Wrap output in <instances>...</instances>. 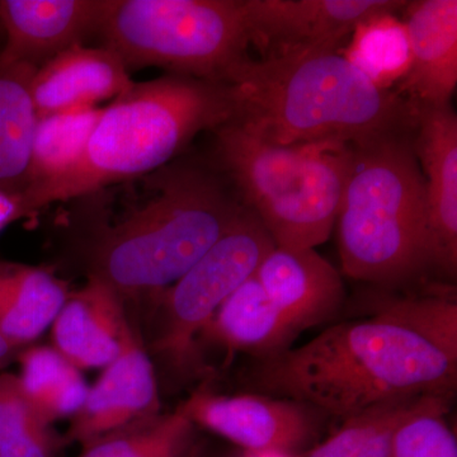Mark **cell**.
Returning a JSON list of instances; mask_svg holds the SVG:
<instances>
[{"mask_svg":"<svg viewBox=\"0 0 457 457\" xmlns=\"http://www.w3.org/2000/svg\"><path fill=\"white\" fill-rule=\"evenodd\" d=\"M212 134V167L276 246L315 249L329 239L350 168L351 145H278L255 137L231 117Z\"/></svg>","mask_w":457,"mask_h":457,"instance_id":"8992f818","label":"cell"},{"mask_svg":"<svg viewBox=\"0 0 457 457\" xmlns=\"http://www.w3.org/2000/svg\"><path fill=\"white\" fill-rule=\"evenodd\" d=\"M255 278L297 335L337 320L347 303L342 273L315 249L275 246Z\"/></svg>","mask_w":457,"mask_h":457,"instance_id":"5bb4252c","label":"cell"},{"mask_svg":"<svg viewBox=\"0 0 457 457\" xmlns=\"http://www.w3.org/2000/svg\"><path fill=\"white\" fill-rule=\"evenodd\" d=\"M161 414L158 372L139 330L130 323L117 359L89 387L68 437L84 447Z\"/></svg>","mask_w":457,"mask_h":457,"instance_id":"8fae6325","label":"cell"},{"mask_svg":"<svg viewBox=\"0 0 457 457\" xmlns=\"http://www.w3.org/2000/svg\"><path fill=\"white\" fill-rule=\"evenodd\" d=\"M134 84L119 54L110 47L75 45L33 74L31 93L38 117L97 107Z\"/></svg>","mask_w":457,"mask_h":457,"instance_id":"2e32d148","label":"cell"},{"mask_svg":"<svg viewBox=\"0 0 457 457\" xmlns=\"http://www.w3.org/2000/svg\"><path fill=\"white\" fill-rule=\"evenodd\" d=\"M180 405L195 425L251 453L302 456L318 444L329 420L311 405L254 393L197 390Z\"/></svg>","mask_w":457,"mask_h":457,"instance_id":"9c48e42d","label":"cell"},{"mask_svg":"<svg viewBox=\"0 0 457 457\" xmlns=\"http://www.w3.org/2000/svg\"><path fill=\"white\" fill-rule=\"evenodd\" d=\"M275 246L254 213L243 206L224 236L176 284L155 297V329L149 354H154L173 378L203 374L201 333Z\"/></svg>","mask_w":457,"mask_h":457,"instance_id":"ba28073f","label":"cell"},{"mask_svg":"<svg viewBox=\"0 0 457 457\" xmlns=\"http://www.w3.org/2000/svg\"><path fill=\"white\" fill-rule=\"evenodd\" d=\"M371 290L362 314L337 319L302 345L252 359L246 392L295 400L341 422L387 400L455 398V285Z\"/></svg>","mask_w":457,"mask_h":457,"instance_id":"6da1fadb","label":"cell"},{"mask_svg":"<svg viewBox=\"0 0 457 457\" xmlns=\"http://www.w3.org/2000/svg\"><path fill=\"white\" fill-rule=\"evenodd\" d=\"M113 0H0V62L40 68L90 36H101Z\"/></svg>","mask_w":457,"mask_h":457,"instance_id":"4fadbf2b","label":"cell"},{"mask_svg":"<svg viewBox=\"0 0 457 457\" xmlns=\"http://www.w3.org/2000/svg\"><path fill=\"white\" fill-rule=\"evenodd\" d=\"M342 55L378 88L392 89L411 66L407 26L395 13L370 18L352 32Z\"/></svg>","mask_w":457,"mask_h":457,"instance_id":"cb8c5ba5","label":"cell"},{"mask_svg":"<svg viewBox=\"0 0 457 457\" xmlns=\"http://www.w3.org/2000/svg\"><path fill=\"white\" fill-rule=\"evenodd\" d=\"M27 218L22 196L0 191V233L12 222Z\"/></svg>","mask_w":457,"mask_h":457,"instance_id":"83f0119b","label":"cell"},{"mask_svg":"<svg viewBox=\"0 0 457 457\" xmlns=\"http://www.w3.org/2000/svg\"><path fill=\"white\" fill-rule=\"evenodd\" d=\"M69 203L87 276L106 282L125 305L176 284L243 209L212 164L185 159Z\"/></svg>","mask_w":457,"mask_h":457,"instance_id":"7a4b0ae2","label":"cell"},{"mask_svg":"<svg viewBox=\"0 0 457 457\" xmlns=\"http://www.w3.org/2000/svg\"><path fill=\"white\" fill-rule=\"evenodd\" d=\"M245 451L237 449V447H230V449L219 447L198 438L187 457H245Z\"/></svg>","mask_w":457,"mask_h":457,"instance_id":"f1b7e54d","label":"cell"},{"mask_svg":"<svg viewBox=\"0 0 457 457\" xmlns=\"http://www.w3.org/2000/svg\"><path fill=\"white\" fill-rule=\"evenodd\" d=\"M101 37L129 71L228 84L251 59L242 0H113Z\"/></svg>","mask_w":457,"mask_h":457,"instance_id":"52a82bcc","label":"cell"},{"mask_svg":"<svg viewBox=\"0 0 457 457\" xmlns=\"http://www.w3.org/2000/svg\"><path fill=\"white\" fill-rule=\"evenodd\" d=\"M413 149L425 177L432 275H457V117L453 104L418 108Z\"/></svg>","mask_w":457,"mask_h":457,"instance_id":"7c38bea8","label":"cell"},{"mask_svg":"<svg viewBox=\"0 0 457 457\" xmlns=\"http://www.w3.org/2000/svg\"><path fill=\"white\" fill-rule=\"evenodd\" d=\"M245 457H300V456L285 455V453H245Z\"/></svg>","mask_w":457,"mask_h":457,"instance_id":"4dcf8cb0","label":"cell"},{"mask_svg":"<svg viewBox=\"0 0 457 457\" xmlns=\"http://www.w3.org/2000/svg\"><path fill=\"white\" fill-rule=\"evenodd\" d=\"M234 113L228 84L168 74L132 84L104 112L79 163L62 179L22 195L26 216L164 168L201 132Z\"/></svg>","mask_w":457,"mask_h":457,"instance_id":"277c9868","label":"cell"},{"mask_svg":"<svg viewBox=\"0 0 457 457\" xmlns=\"http://www.w3.org/2000/svg\"><path fill=\"white\" fill-rule=\"evenodd\" d=\"M451 407L408 418L394 436L390 457H457L456 435L446 422Z\"/></svg>","mask_w":457,"mask_h":457,"instance_id":"4316f807","label":"cell"},{"mask_svg":"<svg viewBox=\"0 0 457 457\" xmlns=\"http://www.w3.org/2000/svg\"><path fill=\"white\" fill-rule=\"evenodd\" d=\"M18 351H20L18 348L0 337V368H3L5 363H8L9 361L13 359L14 354H16Z\"/></svg>","mask_w":457,"mask_h":457,"instance_id":"f546056e","label":"cell"},{"mask_svg":"<svg viewBox=\"0 0 457 457\" xmlns=\"http://www.w3.org/2000/svg\"><path fill=\"white\" fill-rule=\"evenodd\" d=\"M228 86L231 119L278 145H352L417 126L408 99L378 88L339 53L249 59Z\"/></svg>","mask_w":457,"mask_h":457,"instance_id":"3957f363","label":"cell"},{"mask_svg":"<svg viewBox=\"0 0 457 457\" xmlns=\"http://www.w3.org/2000/svg\"><path fill=\"white\" fill-rule=\"evenodd\" d=\"M36 69L0 62V191L22 196L29 185L37 114L31 84Z\"/></svg>","mask_w":457,"mask_h":457,"instance_id":"ffe728a7","label":"cell"},{"mask_svg":"<svg viewBox=\"0 0 457 457\" xmlns=\"http://www.w3.org/2000/svg\"><path fill=\"white\" fill-rule=\"evenodd\" d=\"M414 130L351 145L335 227L342 273L381 290H408L435 281L425 177L413 149Z\"/></svg>","mask_w":457,"mask_h":457,"instance_id":"5b68a950","label":"cell"},{"mask_svg":"<svg viewBox=\"0 0 457 457\" xmlns=\"http://www.w3.org/2000/svg\"><path fill=\"white\" fill-rule=\"evenodd\" d=\"M71 290L40 266L0 261V337L21 350L51 327Z\"/></svg>","mask_w":457,"mask_h":457,"instance_id":"d6986e66","label":"cell"},{"mask_svg":"<svg viewBox=\"0 0 457 457\" xmlns=\"http://www.w3.org/2000/svg\"><path fill=\"white\" fill-rule=\"evenodd\" d=\"M297 336L254 273L222 303L201 333L198 350L206 341L258 359L290 347Z\"/></svg>","mask_w":457,"mask_h":457,"instance_id":"ac0fdd59","label":"cell"},{"mask_svg":"<svg viewBox=\"0 0 457 457\" xmlns=\"http://www.w3.org/2000/svg\"><path fill=\"white\" fill-rule=\"evenodd\" d=\"M453 402L446 396L413 395L378 403L343 420L338 431L300 457H390L394 436L408 418L451 407Z\"/></svg>","mask_w":457,"mask_h":457,"instance_id":"44dd1931","label":"cell"},{"mask_svg":"<svg viewBox=\"0 0 457 457\" xmlns=\"http://www.w3.org/2000/svg\"><path fill=\"white\" fill-rule=\"evenodd\" d=\"M18 360L21 387L47 425L60 418H73L80 411L88 395V385L80 370L55 348L31 347L21 352Z\"/></svg>","mask_w":457,"mask_h":457,"instance_id":"7402d4cb","label":"cell"},{"mask_svg":"<svg viewBox=\"0 0 457 457\" xmlns=\"http://www.w3.org/2000/svg\"><path fill=\"white\" fill-rule=\"evenodd\" d=\"M130 323L121 297L106 282L87 276L51 324V347L80 371L106 368L121 352Z\"/></svg>","mask_w":457,"mask_h":457,"instance_id":"e0dca14e","label":"cell"},{"mask_svg":"<svg viewBox=\"0 0 457 457\" xmlns=\"http://www.w3.org/2000/svg\"><path fill=\"white\" fill-rule=\"evenodd\" d=\"M198 427L182 405L84 447L82 457H187Z\"/></svg>","mask_w":457,"mask_h":457,"instance_id":"d4e9b609","label":"cell"},{"mask_svg":"<svg viewBox=\"0 0 457 457\" xmlns=\"http://www.w3.org/2000/svg\"><path fill=\"white\" fill-rule=\"evenodd\" d=\"M400 0H242L249 42L261 59L338 53L360 23L399 14Z\"/></svg>","mask_w":457,"mask_h":457,"instance_id":"30bf717a","label":"cell"},{"mask_svg":"<svg viewBox=\"0 0 457 457\" xmlns=\"http://www.w3.org/2000/svg\"><path fill=\"white\" fill-rule=\"evenodd\" d=\"M49 425L26 398L17 375L0 374V457H51Z\"/></svg>","mask_w":457,"mask_h":457,"instance_id":"484cf974","label":"cell"},{"mask_svg":"<svg viewBox=\"0 0 457 457\" xmlns=\"http://www.w3.org/2000/svg\"><path fill=\"white\" fill-rule=\"evenodd\" d=\"M102 112L104 108L90 107L38 117L26 192L62 179L79 163Z\"/></svg>","mask_w":457,"mask_h":457,"instance_id":"603a6c76","label":"cell"},{"mask_svg":"<svg viewBox=\"0 0 457 457\" xmlns=\"http://www.w3.org/2000/svg\"><path fill=\"white\" fill-rule=\"evenodd\" d=\"M402 12L411 59L394 90L417 110L449 106L457 86V2L414 0Z\"/></svg>","mask_w":457,"mask_h":457,"instance_id":"9a60e30c","label":"cell"}]
</instances>
